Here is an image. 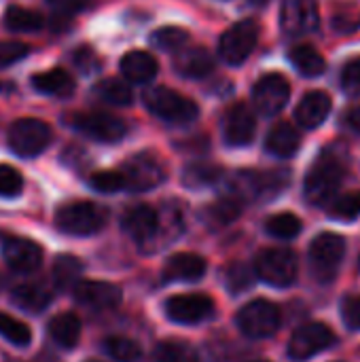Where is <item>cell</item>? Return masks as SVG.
I'll return each mask as SVG.
<instances>
[{"label":"cell","instance_id":"6da1fadb","mask_svg":"<svg viewBox=\"0 0 360 362\" xmlns=\"http://www.w3.org/2000/svg\"><path fill=\"white\" fill-rule=\"evenodd\" d=\"M346 176V163L337 153L325 151L316 163L312 165L308 178H306V197L314 206H320L329 202L335 191L339 189L342 180Z\"/></svg>","mask_w":360,"mask_h":362},{"label":"cell","instance_id":"7a4b0ae2","mask_svg":"<svg viewBox=\"0 0 360 362\" xmlns=\"http://www.w3.org/2000/svg\"><path fill=\"white\" fill-rule=\"evenodd\" d=\"M142 100H144L146 108L155 117H159V119H163L168 123L185 125V123L195 121L197 115H199V108H197V104L193 100H189V98L180 95L178 91H174L170 87H163V85L149 87L144 91Z\"/></svg>","mask_w":360,"mask_h":362},{"label":"cell","instance_id":"3957f363","mask_svg":"<svg viewBox=\"0 0 360 362\" xmlns=\"http://www.w3.org/2000/svg\"><path fill=\"white\" fill-rule=\"evenodd\" d=\"M106 210L93 202H70L55 214V225L68 235H93L106 225Z\"/></svg>","mask_w":360,"mask_h":362},{"label":"cell","instance_id":"277c9868","mask_svg":"<svg viewBox=\"0 0 360 362\" xmlns=\"http://www.w3.org/2000/svg\"><path fill=\"white\" fill-rule=\"evenodd\" d=\"M51 136H53L51 127L45 121L23 117V119H17L11 125L8 144H11L13 153L19 155V157H36L49 146Z\"/></svg>","mask_w":360,"mask_h":362},{"label":"cell","instance_id":"5b68a950","mask_svg":"<svg viewBox=\"0 0 360 362\" xmlns=\"http://www.w3.org/2000/svg\"><path fill=\"white\" fill-rule=\"evenodd\" d=\"M121 176L127 191H151L159 187L166 178V168L153 153H138L121 165Z\"/></svg>","mask_w":360,"mask_h":362},{"label":"cell","instance_id":"8992f818","mask_svg":"<svg viewBox=\"0 0 360 362\" xmlns=\"http://www.w3.org/2000/svg\"><path fill=\"white\" fill-rule=\"evenodd\" d=\"M257 276L272 286H291L297 278V257L289 248H267L255 261Z\"/></svg>","mask_w":360,"mask_h":362},{"label":"cell","instance_id":"52a82bcc","mask_svg":"<svg viewBox=\"0 0 360 362\" xmlns=\"http://www.w3.org/2000/svg\"><path fill=\"white\" fill-rule=\"evenodd\" d=\"M346 255V240L337 233H323L310 246V263L320 282H331Z\"/></svg>","mask_w":360,"mask_h":362},{"label":"cell","instance_id":"ba28073f","mask_svg":"<svg viewBox=\"0 0 360 362\" xmlns=\"http://www.w3.org/2000/svg\"><path fill=\"white\" fill-rule=\"evenodd\" d=\"M259 32H261V28H259V23L255 19L238 21L236 25H231L221 36V42H219L221 57L231 66H238V64L246 62V57L252 53V49L259 42Z\"/></svg>","mask_w":360,"mask_h":362},{"label":"cell","instance_id":"9c48e42d","mask_svg":"<svg viewBox=\"0 0 360 362\" xmlns=\"http://www.w3.org/2000/svg\"><path fill=\"white\" fill-rule=\"evenodd\" d=\"M280 308L274 305L272 301L257 299L244 305L238 314V325L244 331V335L252 339H263L272 337L278 327H280Z\"/></svg>","mask_w":360,"mask_h":362},{"label":"cell","instance_id":"30bf717a","mask_svg":"<svg viewBox=\"0 0 360 362\" xmlns=\"http://www.w3.org/2000/svg\"><path fill=\"white\" fill-rule=\"evenodd\" d=\"M68 123L98 142H119L127 132V125L108 112H74L68 117Z\"/></svg>","mask_w":360,"mask_h":362},{"label":"cell","instance_id":"8fae6325","mask_svg":"<svg viewBox=\"0 0 360 362\" xmlns=\"http://www.w3.org/2000/svg\"><path fill=\"white\" fill-rule=\"evenodd\" d=\"M335 344V333L320 322L303 325L295 331L289 344V354L295 361H308L325 350H329Z\"/></svg>","mask_w":360,"mask_h":362},{"label":"cell","instance_id":"7c38bea8","mask_svg":"<svg viewBox=\"0 0 360 362\" xmlns=\"http://www.w3.org/2000/svg\"><path fill=\"white\" fill-rule=\"evenodd\" d=\"M214 312V301L202 293L176 295L166 303V314L170 320L178 325H197L210 318Z\"/></svg>","mask_w":360,"mask_h":362},{"label":"cell","instance_id":"4fadbf2b","mask_svg":"<svg viewBox=\"0 0 360 362\" xmlns=\"http://www.w3.org/2000/svg\"><path fill=\"white\" fill-rule=\"evenodd\" d=\"M320 13L316 0H284L280 11V25L291 36L310 34L318 28Z\"/></svg>","mask_w":360,"mask_h":362},{"label":"cell","instance_id":"5bb4252c","mask_svg":"<svg viewBox=\"0 0 360 362\" xmlns=\"http://www.w3.org/2000/svg\"><path fill=\"white\" fill-rule=\"evenodd\" d=\"M291 98V85L282 74H265L255 83L252 100L261 115H276Z\"/></svg>","mask_w":360,"mask_h":362},{"label":"cell","instance_id":"9a60e30c","mask_svg":"<svg viewBox=\"0 0 360 362\" xmlns=\"http://www.w3.org/2000/svg\"><path fill=\"white\" fill-rule=\"evenodd\" d=\"M257 132V119L248 104L238 102L231 108H227L223 117V136L229 146H246L252 142Z\"/></svg>","mask_w":360,"mask_h":362},{"label":"cell","instance_id":"2e32d148","mask_svg":"<svg viewBox=\"0 0 360 362\" xmlns=\"http://www.w3.org/2000/svg\"><path fill=\"white\" fill-rule=\"evenodd\" d=\"M74 297L79 303L91 310H112L121 303L123 293L119 286L110 282H98V280H81L74 288Z\"/></svg>","mask_w":360,"mask_h":362},{"label":"cell","instance_id":"e0dca14e","mask_svg":"<svg viewBox=\"0 0 360 362\" xmlns=\"http://www.w3.org/2000/svg\"><path fill=\"white\" fill-rule=\"evenodd\" d=\"M2 257L6 265L17 274H30L40 267L42 250L38 244L23 240V238H8L2 246Z\"/></svg>","mask_w":360,"mask_h":362},{"label":"cell","instance_id":"ac0fdd59","mask_svg":"<svg viewBox=\"0 0 360 362\" xmlns=\"http://www.w3.org/2000/svg\"><path fill=\"white\" fill-rule=\"evenodd\" d=\"M123 229L138 244H149L159 233V214L151 206H134L123 216Z\"/></svg>","mask_w":360,"mask_h":362},{"label":"cell","instance_id":"d6986e66","mask_svg":"<svg viewBox=\"0 0 360 362\" xmlns=\"http://www.w3.org/2000/svg\"><path fill=\"white\" fill-rule=\"evenodd\" d=\"M208 269V263L193 252L172 255L163 265V280L168 282H195Z\"/></svg>","mask_w":360,"mask_h":362},{"label":"cell","instance_id":"ffe728a7","mask_svg":"<svg viewBox=\"0 0 360 362\" xmlns=\"http://www.w3.org/2000/svg\"><path fill=\"white\" fill-rule=\"evenodd\" d=\"M289 182L286 172H244L238 176L240 191L248 193L250 197L261 195H276Z\"/></svg>","mask_w":360,"mask_h":362},{"label":"cell","instance_id":"44dd1931","mask_svg":"<svg viewBox=\"0 0 360 362\" xmlns=\"http://www.w3.org/2000/svg\"><path fill=\"white\" fill-rule=\"evenodd\" d=\"M174 68L185 78H202L212 72L214 59L204 47H182L180 51H176Z\"/></svg>","mask_w":360,"mask_h":362},{"label":"cell","instance_id":"7402d4cb","mask_svg":"<svg viewBox=\"0 0 360 362\" xmlns=\"http://www.w3.org/2000/svg\"><path fill=\"white\" fill-rule=\"evenodd\" d=\"M329 112H331V98L323 91H312V93L303 95V100L299 102V106L295 110V117H297L299 125L314 129L327 121Z\"/></svg>","mask_w":360,"mask_h":362},{"label":"cell","instance_id":"603a6c76","mask_svg":"<svg viewBox=\"0 0 360 362\" xmlns=\"http://www.w3.org/2000/svg\"><path fill=\"white\" fill-rule=\"evenodd\" d=\"M157 59L146 51H129L121 57V72L132 83H149L157 74Z\"/></svg>","mask_w":360,"mask_h":362},{"label":"cell","instance_id":"cb8c5ba5","mask_svg":"<svg viewBox=\"0 0 360 362\" xmlns=\"http://www.w3.org/2000/svg\"><path fill=\"white\" fill-rule=\"evenodd\" d=\"M32 85L36 91L47 93V95H55V98H66L74 91V78L64 68H53V70L34 74Z\"/></svg>","mask_w":360,"mask_h":362},{"label":"cell","instance_id":"d4e9b609","mask_svg":"<svg viewBox=\"0 0 360 362\" xmlns=\"http://www.w3.org/2000/svg\"><path fill=\"white\" fill-rule=\"evenodd\" d=\"M49 335H51V339L59 348L72 350L79 344V339H81V320L72 312H64V314L51 318Z\"/></svg>","mask_w":360,"mask_h":362},{"label":"cell","instance_id":"484cf974","mask_svg":"<svg viewBox=\"0 0 360 362\" xmlns=\"http://www.w3.org/2000/svg\"><path fill=\"white\" fill-rule=\"evenodd\" d=\"M299 144H301V138L289 123H278L265 140V148L278 157H293Z\"/></svg>","mask_w":360,"mask_h":362},{"label":"cell","instance_id":"4316f807","mask_svg":"<svg viewBox=\"0 0 360 362\" xmlns=\"http://www.w3.org/2000/svg\"><path fill=\"white\" fill-rule=\"evenodd\" d=\"M81 274H83V263L72 255H62L53 263V282L59 291L76 288V284L81 282Z\"/></svg>","mask_w":360,"mask_h":362},{"label":"cell","instance_id":"83f0119b","mask_svg":"<svg viewBox=\"0 0 360 362\" xmlns=\"http://www.w3.org/2000/svg\"><path fill=\"white\" fill-rule=\"evenodd\" d=\"M11 299L17 308L38 314L42 310L49 308L51 303V295L42 288V286H34V284H21L11 293Z\"/></svg>","mask_w":360,"mask_h":362},{"label":"cell","instance_id":"f1b7e54d","mask_svg":"<svg viewBox=\"0 0 360 362\" xmlns=\"http://www.w3.org/2000/svg\"><path fill=\"white\" fill-rule=\"evenodd\" d=\"M291 62L303 76H320L327 70L325 57L312 45H297L291 49Z\"/></svg>","mask_w":360,"mask_h":362},{"label":"cell","instance_id":"f546056e","mask_svg":"<svg viewBox=\"0 0 360 362\" xmlns=\"http://www.w3.org/2000/svg\"><path fill=\"white\" fill-rule=\"evenodd\" d=\"M223 178V168L216 163H208V161H197L185 168L182 180L187 187L191 189H202V187H210L214 182H219Z\"/></svg>","mask_w":360,"mask_h":362},{"label":"cell","instance_id":"4dcf8cb0","mask_svg":"<svg viewBox=\"0 0 360 362\" xmlns=\"http://www.w3.org/2000/svg\"><path fill=\"white\" fill-rule=\"evenodd\" d=\"M240 214H242V199L240 197L219 199L206 210V218L212 227H225V225L233 223Z\"/></svg>","mask_w":360,"mask_h":362},{"label":"cell","instance_id":"1f68e13d","mask_svg":"<svg viewBox=\"0 0 360 362\" xmlns=\"http://www.w3.org/2000/svg\"><path fill=\"white\" fill-rule=\"evenodd\" d=\"M153 358L155 362H199V356L193 346H189L185 341H176V339L161 341L155 348Z\"/></svg>","mask_w":360,"mask_h":362},{"label":"cell","instance_id":"d6a6232c","mask_svg":"<svg viewBox=\"0 0 360 362\" xmlns=\"http://www.w3.org/2000/svg\"><path fill=\"white\" fill-rule=\"evenodd\" d=\"M42 15L32 11V8H23V6H11L4 13V25L13 32H32L42 28Z\"/></svg>","mask_w":360,"mask_h":362},{"label":"cell","instance_id":"836d02e7","mask_svg":"<svg viewBox=\"0 0 360 362\" xmlns=\"http://www.w3.org/2000/svg\"><path fill=\"white\" fill-rule=\"evenodd\" d=\"M0 337H4L17 348H25L32 341V329L19 318L0 312Z\"/></svg>","mask_w":360,"mask_h":362},{"label":"cell","instance_id":"e575fe53","mask_svg":"<svg viewBox=\"0 0 360 362\" xmlns=\"http://www.w3.org/2000/svg\"><path fill=\"white\" fill-rule=\"evenodd\" d=\"M95 95L108 104L115 106H127L132 104V89L119 78H104L95 85Z\"/></svg>","mask_w":360,"mask_h":362},{"label":"cell","instance_id":"d590c367","mask_svg":"<svg viewBox=\"0 0 360 362\" xmlns=\"http://www.w3.org/2000/svg\"><path fill=\"white\" fill-rule=\"evenodd\" d=\"M151 42L159 51H180L189 42V32L185 28L166 25V28H159V30L153 32Z\"/></svg>","mask_w":360,"mask_h":362},{"label":"cell","instance_id":"8d00e7d4","mask_svg":"<svg viewBox=\"0 0 360 362\" xmlns=\"http://www.w3.org/2000/svg\"><path fill=\"white\" fill-rule=\"evenodd\" d=\"M265 231L269 235L278 238V240H291V238L301 233V221L291 212H282V214H276V216L267 218Z\"/></svg>","mask_w":360,"mask_h":362},{"label":"cell","instance_id":"74e56055","mask_svg":"<svg viewBox=\"0 0 360 362\" xmlns=\"http://www.w3.org/2000/svg\"><path fill=\"white\" fill-rule=\"evenodd\" d=\"M104 350L117 362H136L140 358V346L127 337H108L104 341Z\"/></svg>","mask_w":360,"mask_h":362},{"label":"cell","instance_id":"f35d334b","mask_svg":"<svg viewBox=\"0 0 360 362\" xmlns=\"http://www.w3.org/2000/svg\"><path fill=\"white\" fill-rule=\"evenodd\" d=\"M329 214L337 221H354L360 214V191L335 197L329 206Z\"/></svg>","mask_w":360,"mask_h":362},{"label":"cell","instance_id":"ab89813d","mask_svg":"<svg viewBox=\"0 0 360 362\" xmlns=\"http://www.w3.org/2000/svg\"><path fill=\"white\" fill-rule=\"evenodd\" d=\"M225 282H227L231 293H242V291L252 286V274L246 265L233 263L225 269Z\"/></svg>","mask_w":360,"mask_h":362},{"label":"cell","instance_id":"60d3db41","mask_svg":"<svg viewBox=\"0 0 360 362\" xmlns=\"http://www.w3.org/2000/svg\"><path fill=\"white\" fill-rule=\"evenodd\" d=\"M23 189L21 174L6 163H0V197H17Z\"/></svg>","mask_w":360,"mask_h":362},{"label":"cell","instance_id":"b9f144b4","mask_svg":"<svg viewBox=\"0 0 360 362\" xmlns=\"http://www.w3.org/2000/svg\"><path fill=\"white\" fill-rule=\"evenodd\" d=\"M360 28V6H342L333 15V30L339 34H348Z\"/></svg>","mask_w":360,"mask_h":362},{"label":"cell","instance_id":"7bdbcfd3","mask_svg":"<svg viewBox=\"0 0 360 362\" xmlns=\"http://www.w3.org/2000/svg\"><path fill=\"white\" fill-rule=\"evenodd\" d=\"M91 187L100 193H117L121 189H125V182H123V176L121 172H95L91 178H89Z\"/></svg>","mask_w":360,"mask_h":362},{"label":"cell","instance_id":"ee69618b","mask_svg":"<svg viewBox=\"0 0 360 362\" xmlns=\"http://www.w3.org/2000/svg\"><path fill=\"white\" fill-rule=\"evenodd\" d=\"M30 47L19 40H0V68L11 66L23 57H28Z\"/></svg>","mask_w":360,"mask_h":362},{"label":"cell","instance_id":"f6af8a7d","mask_svg":"<svg viewBox=\"0 0 360 362\" xmlns=\"http://www.w3.org/2000/svg\"><path fill=\"white\" fill-rule=\"evenodd\" d=\"M342 87L350 95H360V57L346 64L342 72Z\"/></svg>","mask_w":360,"mask_h":362},{"label":"cell","instance_id":"bcb514c9","mask_svg":"<svg viewBox=\"0 0 360 362\" xmlns=\"http://www.w3.org/2000/svg\"><path fill=\"white\" fill-rule=\"evenodd\" d=\"M342 314L350 329H360V297H348L342 305Z\"/></svg>","mask_w":360,"mask_h":362},{"label":"cell","instance_id":"7dc6e473","mask_svg":"<svg viewBox=\"0 0 360 362\" xmlns=\"http://www.w3.org/2000/svg\"><path fill=\"white\" fill-rule=\"evenodd\" d=\"M74 64L83 70V72H91V70H95V66H98V57H95V53L89 49V47H79L76 51H74Z\"/></svg>","mask_w":360,"mask_h":362},{"label":"cell","instance_id":"c3c4849f","mask_svg":"<svg viewBox=\"0 0 360 362\" xmlns=\"http://www.w3.org/2000/svg\"><path fill=\"white\" fill-rule=\"evenodd\" d=\"M49 2L62 13H74V11L85 8L91 0H49Z\"/></svg>","mask_w":360,"mask_h":362},{"label":"cell","instance_id":"681fc988","mask_svg":"<svg viewBox=\"0 0 360 362\" xmlns=\"http://www.w3.org/2000/svg\"><path fill=\"white\" fill-rule=\"evenodd\" d=\"M344 123H346V127H348L352 134H359L360 136V106H356V108H350V110L346 112Z\"/></svg>","mask_w":360,"mask_h":362},{"label":"cell","instance_id":"f907efd6","mask_svg":"<svg viewBox=\"0 0 360 362\" xmlns=\"http://www.w3.org/2000/svg\"><path fill=\"white\" fill-rule=\"evenodd\" d=\"M32 362H59V361H57V358H53V356H47V354H45V356H38L36 361H32Z\"/></svg>","mask_w":360,"mask_h":362},{"label":"cell","instance_id":"816d5d0a","mask_svg":"<svg viewBox=\"0 0 360 362\" xmlns=\"http://www.w3.org/2000/svg\"><path fill=\"white\" fill-rule=\"evenodd\" d=\"M269 0H250V4H257V6H263V4H267Z\"/></svg>","mask_w":360,"mask_h":362},{"label":"cell","instance_id":"f5cc1de1","mask_svg":"<svg viewBox=\"0 0 360 362\" xmlns=\"http://www.w3.org/2000/svg\"><path fill=\"white\" fill-rule=\"evenodd\" d=\"M255 362H267V361H255Z\"/></svg>","mask_w":360,"mask_h":362},{"label":"cell","instance_id":"db71d44e","mask_svg":"<svg viewBox=\"0 0 360 362\" xmlns=\"http://www.w3.org/2000/svg\"><path fill=\"white\" fill-rule=\"evenodd\" d=\"M87 362H98V361H87Z\"/></svg>","mask_w":360,"mask_h":362}]
</instances>
